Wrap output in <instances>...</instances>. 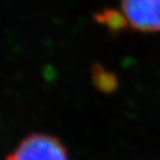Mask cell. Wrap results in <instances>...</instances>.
Instances as JSON below:
<instances>
[{"instance_id": "cell-1", "label": "cell", "mask_w": 160, "mask_h": 160, "mask_svg": "<svg viewBox=\"0 0 160 160\" xmlns=\"http://www.w3.org/2000/svg\"><path fill=\"white\" fill-rule=\"evenodd\" d=\"M7 160H68V156L57 138L36 133L22 140Z\"/></svg>"}, {"instance_id": "cell-2", "label": "cell", "mask_w": 160, "mask_h": 160, "mask_svg": "<svg viewBox=\"0 0 160 160\" xmlns=\"http://www.w3.org/2000/svg\"><path fill=\"white\" fill-rule=\"evenodd\" d=\"M121 11L135 29L160 31V0H121Z\"/></svg>"}, {"instance_id": "cell-3", "label": "cell", "mask_w": 160, "mask_h": 160, "mask_svg": "<svg viewBox=\"0 0 160 160\" xmlns=\"http://www.w3.org/2000/svg\"><path fill=\"white\" fill-rule=\"evenodd\" d=\"M96 20L111 30L112 32H119L129 25L122 11H118L115 9H106L97 13Z\"/></svg>"}, {"instance_id": "cell-4", "label": "cell", "mask_w": 160, "mask_h": 160, "mask_svg": "<svg viewBox=\"0 0 160 160\" xmlns=\"http://www.w3.org/2000/svg\"><path fill=\"white\" fill-rule=\"evenodd\" d=\"M92 81L96 88L103 92H112L118 86V80L115 73L108 71L99 65H95L92 67Z\"/></svg>"}]
</instances>
